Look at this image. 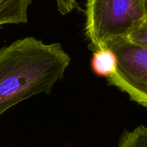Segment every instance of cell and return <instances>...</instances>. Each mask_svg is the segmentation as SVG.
I'll return each instance as SVG.
<instances>
[{"label": "cell", "instance_id": "cell-1", "mask_svg": "<svg viewBox=\"0 0 147 147\" xmlns=\"http://www.w3.org/2000/svg\"><path fill=\"white\" fill-rule=\"evenodd\" d=\"M70 62L59 43L45 44L34 37L0 48V116L23 100L49 94Z\"/></svg>", "mask_w": 147, "mask_h": 147}, {"label": "cell", "instance_id": "cell-3", "mask_svg": "<svg viewBox=\"0 0 147 147\" xmlns=\"http://www.w3.org/2000/svg\"><path fill=\"white\" fill-rule=\"evenodd\" d=\"M103 47L113 50L117 58L116 70L107 78L108 84L147 108V47L132 42L127 37L109 40Z\"/></svg>", "mask_w": 147, "mask_h": 147}, {"label": "cell", "instance_id": "cell-9", "mask_svg": "<svg viewBox=\"0 0 147 147\" xmlns=\"http://www.w3.org/2000/svg\"><path fill=\"white\" fill-rule=\"evenodd\" d=\"M144 7H145V13H146V18H147V0H144Z\"/></svg>", "mask_w": 147, "mask_h": 147}, {"label": "cell", "instance_id": "cell-4", "mask_svg": "<svg viewBox=\"0 0 147 147\" xmlns=\"http://www.w3.org/2000/svg\"><path fill=\"white\" fill-rule=\"evenodd\" d=\"M34 0H0V28L28 22V9Z\"/></svg>", "mask_w": 147, "mask_h": 147}, {"label": "cell", "instance_id": "cell-8", "mask_svg": "<svg viewBox=\"0 0 147 147\" xmlns=\"http://www.w3.org/2000/svg\"><path fill=\"white\" fill-rule=\"evenodd\" d=\"M58 10L61 15L71 13L73 9H80L77 0H56Z\"/></svg>", "mask_w": 147, "mask_h": 147}, {"label": "cell", "instance_id": "cell-5", "mask_svg": "<svg viewBox=\"0 0 147 147\" xmlns=\"http://www.w3.org/2000/svg\"><path fill=\"white\" fill-rule=\"evenodd\" d=\"M117 67V58L113 50L103 47L93 52L91 68L95 74L109 78L115 73Z\"/></svg>", "mask_w": 147, "mask_h": 147}, {"label": "cell", "instance_id": "cell-2", "mask_svg": "<svg viewBox=\"0 0 147 147\" xmlns=\"http://www.w3.org/2000/svg\"><path fill=\"white\" fill-rule=\"evenodd\" d=\"M85 36L94 52L127 37L145 19L144 0H86Z\"/></svg>", "mask_w": 147, "mask_h": 147}, {"label": "cell", "instance_id": "cell-7", "mask_svg": "<svg viewBox=\"0 0 147 147\" xmlns=\"http://www.w3.org/2000/svg\"><path fill=\"white\" fill-rule=\"evenodd\" d=\"M127 38L139 46L147 47V18L131 32Z\"/></svg>", "mask_w": 147, "mask_h": 147}, {"label": "cell", "instance_id": "cell-6", "mask_svg": "<svg viewBox=\"0 0 147 147\" xmlns=\"http://www.w3.org/2000/svg\"><path fill=\"white\" fill-rule=\"evenodd\" d=\"M118 147H147V127L140 126L133 131L125 132Z\"/></svg>", "mask_w": 147, "mask_h": 147}]
</instances>
